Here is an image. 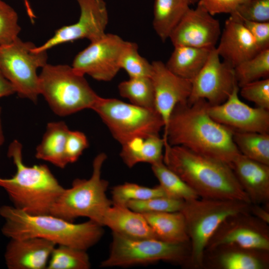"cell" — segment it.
<instances>
[{
    "instance_id": "obj_1",
    "label": "cell",
    "mask_w": 269,
    "mask_h": 269,
    "mask_svg": "<svg viewBox=\"0 0 269 269\" xmlns=\"http://www.w3.org/2000/svg\"><path fill=\"white\" fill-rule=\"evenodd\" d=\"M204 99L175 106L164 130L163 138L171 145L229 164L241 153L233 140V131L212 119Z\"/></svg>"
},
{
    "instance_id": "obj_2",
    "label": "cell",
    "mask_w": 269,
    "mask_h": 269,
    "mask_svg": "<svg viewBox=\"0 0 269 269\" xmlns=\"http://www.w3.org/2000/svg\"><path fill=\"white\" fill-rule=\"evenodd\" d=\"M163 162L200 198L234 200L251 203L231 166L181 146L165 142Z\"/></svg>"
},
{
    "instance_id": "obj_3",
    "label": "cell",
    "mask_w": 269,
    "mask_h": 269,
    "mask_svg": "<svg viewBox=\"0 0 269 269\" xmlns=\"http://www.w3.org/2000/svg\"><path fill=\"white\" fill-rule=\"evenodd\" d=\"M0 216L4 220L1 232L10 239L39 238L86 251L104 233L103 226L90 220L74 223L50 214H28L13 206L0 207Z\"/></svg>"
},
{
    "instance_id": "obj_4",
    "label": "cell",
    "mask_w": 269,
    "mask_h": 269,
    "mask_svg": "<svg viewBox=\"0 0 269 269\" xmlns=\"http://www.w3.org/2000/svg\"><path fill=\"white\" fill-rule=\"evenodd\" d=\"M22 146L17 140L9 145L7 156L16 167L10 178L0 177V187L14 207L32 215L49 214L63 188L45 164L27 166L23 163Z\"/></svg>"
},
{
    "instance_id": "obj_5",
    "label": "cell",
    "mask_w": 269,
    "mask_h": 269,
    "mask_svg": "<svg viewBox=\"0 0 269 269\" xmlns=\"http://www.w3.org/2000/svg\"><path fill=\"white\" fill-rule=\"evenodd\" d=\"M251 204L239 200L200 197L185 201L180 211L190 241L188 264L196 269L203 268L206 248L218 228L229 217L250 212Z\"/></svg>"
},
{
    "instance_id": "obj_6",
    "label": "cell",
    "mask_w": 269,
    "mask_h": 269,
    "mask_svg": "<svg viewBox=\"0 0 269 269\" xmlns=\"http://www.w3.org/2000/svg\"><path fill=\"white\" fill-rule=\"evenodd\" d=\"M106 159L105 153L98 154L93 162L91 176L89 179H75L70 188H64L50 214L70 222L78 217H87L102 226L106 212L113 204L106 194L109 183L101 177Z\"/></svg>"
},
{
    "instance_id": "obj_7",
    "label": "cell",
    "mask_w": 269,
    "mask_h": 269,
    "mask_svg": "<svg viewBox=\"0 0 269 269\" xmlns=\"http://www.w3.org/2000/svg\"><path fill=\"white\" fill-rule=\"evenodd\" d=\"M38 89L53 112L60 116L91 109L99 97L84 76L68 65L47 63L38 75Z\"/></svg>"
},
{
    "instance_id": "obj_8",
    "label": "cell",
    "mask_w": 269,
    "mask_h": 269,
    "mask_svg": "<svg viewBox=\"0 0 269 269\" xmlns=\"http://www.w3.org/2000/svg\"><path fill=\"white\" fill-rule=\"evenodd\" d=\"M121 145L139 137L159 134L163 121L155 109L141 107L115 98L99 96L92 109Z\"/></svg>"
},
{
    "instance_id": "obj_9",
    "label": "cell",
    "mask_w": 269,
    "mask_h": 269,
    "mask_svg": "<svg viewBox=\"0 0 269 269\" xmlns=\"http://www.w3.org/2000/svg\"><path fill=\"white\" fill-rule=\"evenodd\" d=\"M190 255V242L173 243L156 238L133 239L113 233L109 254L100 267H127L160 261L188 264Z\"/></svg>"
},
{
    "instance_id": "obj_10",
    "label": "cell",
    "mask_w": 269,
    "mask_h": 269,
    "mask_svg": "<svg viewBox=\"0 0 269 269\" xmlns=\"http://www.w3.org/2000/svg\"><path fill=\"white\" fill-rule=\"evenodd\" d=\"M35 45L18 37L0 46V70L21 98L36 103L39 96L37 70L47 63V51L37 52Z\"/></svg>"
},
{
    "instance_id": "obj_11",
    "label": "cell",
    "mask_w": 269,
    "mask_h": 269,
    "mask_svg": "<svg viewBox=\"0 0 269 269\" xmlns=\"http://www.w3.org/2000/svg\"><path fill=\"white\" fill-rule=\"evenodd\" d=\"M127 42L118 35L106 33L79 52L71 66L80 75H88L99 81H110L121 69V58Z\"/></svg>"
},
{
    "instance_id": "obj_12",
    "label": "cell",
    "mask_w": 269,
    "mask_h": 269,
    "mask_svg": "<svg viewBox=\"0 0 269 269\" xmlns=\"http://www.w3.org/2000/svg\"><path fill=\"white\" fill-rule=\"evenodd\" d=\"M268 224L250 212L229 217L214 233L207 246L205 252L222 245H233L246 249L269 251V228Z\"/></svg>"
},
{
    "instance_id": "obj_13",
    "label": "cell",
    "mask_w": 269,
    "mask_h": 269,
    "mask_svg": "<svg viewBox=\"0 0 269 269\" xmlns=\"http://www.w3.org/2000/svg\"><path fill=\"white\" fill-rule=\"evenodd\" d=\"M75 0L80 9L78 21L58 29L54 35L44 43L36 46L35 51H47L59 44L81 39H87L92 42L105 34L109 15L104 0Z\"/></svg>"
},
{
    "instance_id": "obj_14",
    "label": "cell",
    "mask_w": 269,
    "mask_h": 269,
    "mask_svg": "<svg viewBox=\"0 0 269 269\" xmlns=\"http://www.w3.org/2000/svg\"><path fill=\"white\" fill-rule=\"evenodd\" d=\"M237 86L234 68L221 60L215 47L203 67L192 80L188 102L204 99L210 105H219L228 99Z\"/></svg>"
},
{
    "instance_id": "obj_15",
    "label": "cell",
    "mask_w": 269,
    "mask_h": 269,
    "mask_svg": "<svg viewBox=\"0 0 269 269\" xmlns=\"http://www.w3.org/2000/svg\"><path fill=\"white\" fill-rule=\"evenodd\" d=\"M239 86L236 87L222 104H208V114L233 131L269 134V110L252 107L244 103L239 98Z\"/></svg>"
},
{
    "instance_id": "obj_16",
    "label": "cell",
    "mask_w": 269,
    "mask_h": 269,
    "mask_svg": "<svg viewBox=\"0 0 269 269\" xmlns=\"http://www.w3.org/2000/svg\"><path fill=\"white\" fill-rule=\"evenodd\" d=\"M221 33L219 21L199 2L195 8L185 13L171 33L173 45L212 49Z\"/></svg>"
},
{
    "instance_id": "obj_17",
    "label": "cell",
    "mask_w": 269,
    "mask_h": 269,
    "mask_svg": "<svg viewBox=\"0 0 269 269\" xmlns=\"http://www.w3.org/2000/svg\"><path fill=\"white\" fill-rule=\"evenodd\" d=\"M151 63L150 78L154 88L155 108L163 121L164 130L175 106L188 101L192 81L175 74L161 61Z\"/></svg>"
},
{
    "instance_id": "obj_18",
    "label": "cell",
    "mask_w": 269,
    "mask_h": 269,
    "mask_svg": "<svg viewBox=\"0 0 269 269\" xmlns=\"http://www.w3.org/2000/svg\"><path fill=\"white\" fill-rule=\"evenodd\" d=\"M216 50L223 61L234 68L261 50L249 30L237 16L226 20Z\"/></svg>"
},
{
    "instance_id": "obj_19",
    "label": "cell",
    "mask_w": 269,
    "mask_h": 269,
    "mask_svg": "<svg viewBox=\"0 0 269 269\" xmlns=\"http://www.w3.org/2000/svg\"><path fill=\"white\" fill-rule=\"evenodd\" d=\"M56 245L39 238L11 239L4 253L8 269H45Z\"/></svg>"
},
{
    "instance_id": "obj_20",
    "label": "cell",
    "mask_w": 269,
    "mask_h": 269,
    "mask_svg": "<svg viewBox=\"0 0 269 269\" xmlns=\"http://www.w3.org/2000/svg\"><path fill=\"white\" fill-rule=\"evenodd\" d=\"M269 251L222 245L205 252L203 268L217 269H267Z\"/></svg>"
},
{
    "instance_id": "obj_21",
    "label": "cell",
    "mask_w": 269,
    "mask_h": 269,
    "mask_svg": "<svg viewBox=\"0 0 269 269\" xmlns=\"http://www.w3.org/2000/svg\"><path fill=\"white\" fill-rule=\"evenodd\" d=\"M231 167L251 204L269 205V165L239 154Z\"/></svg>"
},
{
    "instance_id": "obj_22",
    "label": "cell",
    "mask_w": 269,
    "mask_h": 269,
    "mask_svg": "<svg viewBox=\"0 0 269 269\" xmlns=\"http://www.w3.org/2000/svg\"><path fill=\"white\" fill-rule=\"evenodd\" d=\"M102 226L124 237L157 239L143 215L127 206L113 204L106 212Z\"/></svg>"
},
{
    "instance_id": "obj_23",
    "label": "cell",
    "mask_w": 269,
    "mask_h": 269,
    "mask_svg": "<svg viewBox=\"0 0 269 269\" xmlns=\"http://www.w3.org/2000/svg\"><path fill=\"white\" fill-rule=\"evenodd\" d=\"M165 141L159 134L136 137L122 145L120 155L129 168L141 162L152 165L163 161Z\"/></svg>"
},
{
    "instance_id": "obj_24",
    "label": "cell",
    "mask_w": 269,
    "mask_h": 269,
    "mask_svg": "<svg viewBox=\"0 0 269 269\" xmlns=\"http://www.w3.org/2000/svg\"><path fill=\"white\" fill-rule=\"evenodd\" d=\"M69 130L64 122L49 123L40 143L36 148L35 157L64 168L68 164L65 147Z\"/></svg>"
},
{
    "instance_id": "obj_25",
    "label": "cell",
    "mask_w": 269,
    "mask_h": 269,
    "mask_svg": "<svg viewBox=\"0 0 269 269\" xmlns=\"http://www.w3.org/2000/svg\"><path fill=\"white\" fill-rule=\"evenodd\" d=\"M212 49L174 46L165 64L175 74L192 81L205 64Z\"/></svg>"
},
{
    "instance_id": "obj_26",
    "label": "cell",
    "mask_w": 269,
    "mask_h": 269,
    "mask_svg": "<svg viewBox=\"0 0 269 269\" xmlns=\"http://www.w3.org/2000/svg\"><path fill=\"white\" fill-rule=\"evenodd\" d=\"M157 239L173 243L190 242L180 211L142 214Z\"/></svg>"
},
{
    "instance_id": "obj_27",
    "label": "cell",
    "mask_w": 269,
    "mask_h": 269,
    "mask_svg": "<svg viewBox=\"0 0 269 269\" xmlns=\"http://www.w3.org/2000/svg\"><path fill=\"white\" fill-rule=\"evenodd\" d=\"M189 5L187 0H154L152 25L162 41L169 39Z\"/></svg>"
},
{
    "instance_id": "obj_28",
    "label": "cell",
    "mask_w": 269,
    "mask_h": 269,
    "mask_svg": "<svg viewBox=\"0 0 269 269\" xmlns=\"http://www.w3.org/2000/svg\"><path fill=\"white\" fill-rule=\"evenodd\" d=\"M151 169L166 196L184 201L199 198L197 193L163 161L152 164Z\"/></svg>"
},
{
    "instance_id": "obj_29",
    "label": "cell",
    "mask_w": 269,
    "mask_h": 269,
    "mask_svg": "<svg viewBox=\"0 0 269 269\" xmlns=\"http://www.w3.org/2000/svg\"><path fill=\"white\" fill-rule=\"evenodd\" d=\"M233 137L242 154L269 165V134L233 131Z\"/></svg>"
},
{
    "instance_id": "obj_30",
    "label": "cell",
    "mask_w": 269,
    "mask_h": 269,
    "mask_svg": "<svg viewBox=\"0 0 269 269\" xmlns=\"http://www.w3.org/2000/svg\"><path fill=\"white\" fill-rule=\"evenodd\" d=\"M120 95L135 105L155 109L154 92L150 77L130 78L118 85Z\"/></svg>"
},
{
    "instance_id": "obj_31",
    "label": "cell",
    "mask_w": 269,
    "mask_h": 269,
    "mask_svg": "<svg viewBox=\"0 0 269 269\" xmlns=\"http://www.w3.org/2000/svg\"><path fill=\"white\" fill-rule=\"evenodd\" d=\"M90 267L86 250L56 245L51 254L46 269H88Z\"/></svg>"
},
{
    "instance_id": "obj_32",
    "label": "cell",
    "mask_w": 269,
    "mask_h": 269,
    "mask_svg": "<svg viewBox=\"0 0 269 269\" xmlns=\"http://www.w3.org/2000/svg\"><path fill=\"white\" fill-rule=\"evenodd\" d=\"M239 87L260 79L269 78V48L262 50L234 68Z\"/></svg>"
},
{
    "instance_id": "obj_33",
    "label": "cell",
    "mask_w": 269,
    "mask_h": 269,
    "mask_svg": "<svg viewBox=\"0 0 269 269\" xmlns=\"http://www.w3.org/2000/svg\"><path fill=\"white\" fill-rule=\"evenodd\" d=\"M111 193L113 204L124 206H126L130 201L166 196L159 185L153 187H148L131 182H126L114 186Z\"/></svg>"
},
{
    "instance_id": "obj_34",
    "label": "cell",
    "mask_w": 269,
    "mask_h": 269,
    "mask_svg": "<svg viewBox=\"0 0 269 269\" xmlns=\"http://www.w3.org/2000/svg\"><path fill=\"white\" fill-rule=\"evenodd\" d=\"M138 49L136 43L127 41L121 58V69H124L130 78L150 77L152 63L141 56Z\"/></svg>"
},
{
    "instance_id": "obj_35",
    "label": "cell",
    "mask_w": 269,
    "mask_h": 269,
    "mask_svg": "<svg viewBox=\"0 0 269 269\" xmlns=\"http://www.w3.org/2000/svg\"><path fill=\"white\" fill-rule=\"evenodd\" d=\"M185 201L167 196L156 197L142 200L130 201L126 206L141 213L173 212L180 211Z\"/></svg>"
},
{
    "instance_id": "obj_36",
    "label": "cell",
    "mask_w": 269,
    "mask_h": 269,
    "mask_svg": "<svg viewBox=\"0 0 269 269\" xmlns=\"http://www.w3.org/2000/svg\"><path fill=\"white\" fill-rule=\"evenodd\" d=\"M15 10L0 0V46L8 44L17 38L21 28Z\"/></svg>"
},
{
    "instance_id": "obj_37",
    "label": "cell",
    "mask_w": 269,
    "mask_h": 269,
    "mask_svg": "<svg viewBox=\"0 0 269 269\" xmlns=\"http://www.w3.org/2000/svg\"><path fill=\"white\" fill-rule=\"evenodd\" d=\"M241 96L257 107L269 110V78L247 83L240 87Z\"/></svg>"
},
{
    "instance_id": "obj_38",
    "label": "cell",
    "mask_w": 269,
    "mask_h": 269,
    "mask_svg": "<svg viewBox=\"0 0 269 269\" xmlns=\"http://www.w3.org/2000/svg\"><path fill=\"white\" fill-rule=\"evenodd\" d=\"M230 14L242 20L269 21V0H249L240 5Z\"/></svg>"
},
{
    "instance_id": "obj_39",
    "label": "cell",
    "mask_w": 269,
    "mask_h": 269,
    "mask_svg": "<svg viewBox=\"0 0 269 269\" xmlns=\"http://www.w3.org/2000/svg\"><path fill=\"white\" fill-rule=\"evenodd\" d=\"M89 146L87 136L78 131L69 130L66 142L65 152L68 163L76 162Z\"/></svg>"
},
{
    "instance_id": "obj_40",
    "label": "cell",
    "mask_w": 269,
    "mask_h": 269,
    "mask_svg": "<svg viewBox=\"0 0 269 269\" xmlns=\"http://www.w3.org/2000/svg\"><path fill=\"white\" fill-rule=\"evenodd\" d=\"M240 20L254 38L261 51L269 48V21Z\"/></svg>"
},
{
    "instance_id": "obj_41",
    "label": "cell",
    "mask_w": 269,
    "mask_h": 269,
    "mask_svg": "<svg viewBox=\"0 0 269 269\" xmlns=\"http://www.w3.org/2000/svg\"><path fill=\"white\" fill-rule=\"evenodd\" d=\"M249 0H198L204 8L212 15L220 13H229L235 11L241 4Z\"/></svg>"
},
{
    "instance_id": "obj_42",
    "label": "cell",
    "mask_w": 269,
    "mask_h": 269,
    "mask_svg": "<svg viewBox=\"0 0 269 269\" xmlns=\"http://www.w3.org/2000/svg\"><path fill=\"white\" fill-rule=\"evenodd\" d=\"M269 206L263 207L261 205L251 204L250 213L257 218L269 224Z\"/></svg>"
},
{
    "instance_id": "obj_43",
    "label": "cell",
    "mask_w": 269,
    "mask_h": 269,
    "mask_svg": "<svg viewBox=\"0 0 269 269\" xmlns=\"http://www.w3.org/2000/svg\"><path fill=\"white\" fill-rule=\"evenodd\" d=\"M14 93L15 92L13 86L0 70V99Z\"/></svg>"
},
{
    "instance_id": "obj_44",
    "label": "cell",
    "mask_w": 269,
    "mask_h": 269,
    "mask_svg": "<svg viewBox=\"0 0 269 269\" xmlns=\"http://www.w3.org/2000/svg\"><path fill=\"white\" fill-rule=\"evenodd\" d=\"M1 108L0 107V147L3 144L4 142V135L3 134L2 125H1Z\"/></svg>"
},
{
    "instance_id": "obj_45",
    "label": "cell",
    "mask_w": 269,
    "mask_h": 269,
    "mask_svg": "<svg viewBox=\"0 0 269 269\" xmlns=\"http://www.w3.org/2000/svg\"><path fill=\"white\" fill-rule=\"evenodd\" d=\"M187 0L190 4H194L195 3L197 2L198 1V0Z\"/></svg>"
}]
</instances>
